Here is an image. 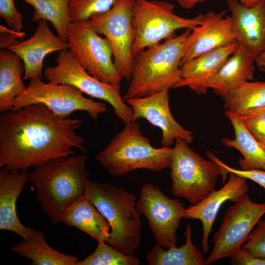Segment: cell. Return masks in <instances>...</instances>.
<instances>
[{
	"label": "cell",
	"instance_id": "cell-37",
	"mask_svg": "<svg viewBox=\"0 0 265 265\" xmlns=\"http://www.w3.org/2000/svg\"><path fill=\"white\" fill-rule=\"evenodd\" d=\"M207 0H177L180 5L185 9L194 7L198 3H203Z\"/></svg>",
	"mask_w": 265,
	"mask_h": 265
},
{
	"label": "cell",
	"instance_id": "cell-35",
	"mask_svg": "<svg viewBox=\"0 0 265 265\" xmlns=\"http://www.w3.org/2000/svg\"><path fill=\"white\" fill-rule=\"evenodd\" d=\"M230 258L234 265H265V259L253 255L243 247Z\"/></svg>",
	"mask_w": 265,
	"mask_h": 265
},
{
	"label": "cell",
	"instance_id": "cell-38",
	"mask_svg": "<svg viewBox=\"0 0 265 265\" xmlns=\"http://www.w3.org/2000/svg\"><path fill=\"white\" fill-rule=\"evenodd\" d=\"M255 62L259 69L261 71L265 72V53L256 58Z\"/></svg>",
	"mask_w": 265,
	"mask_h": 265
},
{
	"label": "cell",
	"instance_id": "cell-12",
	"mask_svg": "<svg viewBox=\"0 0 265 265\" xmlns=\"http://www.w3.org/2000/svg\"><path fill=\"white\" fill-rule=\"evenodd\" d=\"M133 0H118L108 11L90 19L94 30L107 39L114 65L122 79L128 81L132 78L133 63Z\"/></svg>",
	"mask_w": 265,
	"mask_h": 265
},
{
	"label": "cell",
	"instance_id": "cell-2",
	"mask_svg": "<svg viewBox=\"0 0 265 265\" xmlns=\"http://www.w3.org/2000/svg\"><path fill=\"white\" fill-rule=\"evenodd\" d=\"M87 156L72 155L55 158L28 173L43 212L53 223L61 222L66 210L83 195L89 172Z\"/></svg>",
	"mask_w": 265,
	"mask_h": 265
},
{
	"label": "cell",
	"instance_id": "cell-1",
	"mask_svg": "<svg viewBox=\"0 0 265 265\" xmlns=\"http://www.w3.org/2000/svg\"><path fill=\"white\" fill-rule=\"evenodd\" d=\"M0 116V168L27 171L52 159L85 151L76 131L81 118L62 119L46 106L34 104Z\"/></svg>",
	"mask_w": 265,
	"mask_h": 265
},
{
	"label": "cell",
	"instance_id": "cell-39",
	"mask_svg": "<svg viewBox=\"0 0 265 265\" xmlns=\"http://www.w3.org/2000/svg\"><path fill=\"white\" fill-rule=\"evenodd\" d=\"M241 5L246 7H251L262 0H238Z\"/></svg>",
	"mask_w": 265,
	"mask_h": 265
},
{
	"label": "cell",
	"instance_id": "cell-13",
	"mask_svg": "<svg viewBox=\"0 0 265 265\" xmlns=\"http://www.w3.org/2000/svg\"><path fill=\"white\" fill-rule=\"evenodd\" d=\"M136 207L147 218L157 244L167 248L177 246L176 232L185 210L178 199L167 197L159 188L147 183L140 189Z\"/></svg>",
	"mask_w": 265,
	"mask_h": 265
},
{
	"label": "cell",
	"instance_id": "cell-34",
	"mask_svg": "<svg viewBox=\"0 0 265 265\" xmlns=\"http://www.w3.org/2000/svg\"><path fill=\"white\" fill-rule=\"evenodd\" d=\"M0 16L11 28L21 31L23 16L16 9L13 0H0Z\"/></svg>",
	"mask_w": 265,
	"mask_h": 265
},
{
	"label": "cell",
	"instance_id": "cell-27",
	"mask_svg": "<svg viewBox=\"0 0 265 265\" xmlns=\"http://www.w3.org/2000/svg\"><path fill=\"white\" fill-rule=\"evenodd\" d=\"M224 106L238 115L249 109L265 106V81H245L223 98Z\"/></svg>",
	"mask_w": 265,
	"mask_h": 265
},
{
	"label": "cell",
	"instance_id": "cell-33",
	"mask_svg": "<svg viewBox=\"0 0 265 265\" xmlns=\"http://www.w3.org/2000/svg\"><path fill=\"white\" fill-rule=\"evenodd\" d=\"M206 154L210 159L214 161L222 168L226 176L227 174L230 173L236 174L238 176L253 181L265 190V170L260 169L243 170L234 168L224 163L212 152L207 151Z\"/></svg>",
	"mask_w": 265,
	"mask_h": 265
},
{
	"label": "cell",
	"instance_id": "cell-26",
	"mask_svg": "<svg viewBox=\"0 0 265 265\" xmlns=\"http://www.w3.org/2000/svg\"><path fill=\"white\" fill-rule=\"evenodd\" d=\"M191 224H187L184 235L186 243L165 250L157 244L147 254L146 260L150 265H207L204 254L195 246L192 241Z\"/></svg>",
	"mask_w": 265,
	"mask_h": 265
},
{
	"label": "cell",
	"instance_id": "cell-3",
	"mask_svg": "<svg viewBox=\"0 0 265 265\" xmlns=\"http://www.w3.org/2000/svg\"><path fill=\"white\" fill-rule=\"evenodd\" d=\"M191 31L187 29L180 35L141 50L134 56L130 83L122 96L125 102L172 88L181 79L184 46Z\"/></svg>",
	"mask_w": 265,
	"mask_h": 265
},
{
	"label": "cell",
	"instance_id": "cell-25",
	"mask_svg": "<svg viewBox=\"0 0 265 265\" xmlns=\"http://www.w3.org/2000/svg\"><path fill=\"white\" fill-rule=\"evenodd\" d=\"M10 251L32 261L34 265H77V257L63 253L50 246L43 233L35 230L30 238H24Z\"/></svg>",
	"mask_w": 265,
	"mask_h": 265
},
{
	"label": "cell",
	"instance_id": "cell-21",
	"mask_svg": "<svg viewBox=\"0 0 265 265\" xmlns=\"http://www.w3.org/2000/svg\"><path fill=\"white\" fill-rule=\"evenodd\" d=\"M255 60L238 45L218 71L208 81V86L222 98L242 83L253 79Z\"/></svg>",
	"mask_w": 265,
	"mask_h": 265
},
{
	"label": "cell",
	"instance_id": "cell-15",
	"mask_svg": "<svg viewBox=\"0 0 265 265\" xmlns=\"http://www.w3.org/2000/svg\"><path fill=\"white\" fill-rule=\"evenodd\" d=\"M227 12L203 14L202 24L191 30L185 41L181 66L202 54L237 43L232 17H225Z\"/></svg>",
	"mask_w": 265,
	"mask_h": 265
},
{
	"label": "cell",
	"instance_id": "cell-11",
	"mask_svg": "<svg viewBox=\"0 0 265 265\" xmlns=\"http://www.w3.org/2000/svg\"><path fill=\"white\" fill-rule=\"evenodd\" d=\"M265 214V202H253L248 193L231 205L225 213L218 230L213 235V247L206 259L207 265L223 258H231L240 250Z\"/></svg>",
	"mask_w": 265,
	"mask_h": 265
},
{
	"label": "cell",
	"instance_id": "cell-17",
	"mask_svg": "<svg viewBox=\"0 0 265 265\" xmlns=\"http://www.w3.org/2000/svg\"><path fill=\"white\" fill-rule=\"evenodd\" d=\"M236 40L255 60L265 53V0L246 7L238 0H227Z\"/></svg>",
	"mask_w": 265,
	"mask_h": 265
},
{
	"label": "cell",
	"instance_id": "cell-14",
	"mask_svg": "<svg viewBox=\"0 0 265 265\" xmlns=\"http://www.w3.org/2000/svg\"><path fill=\"white\" fill-rule=\"evenodd\" d=\"M168 88L153 95L134 98L126 101L132 111V121L144 118L162 132L161 145L170 147L178 138L188 144L194 139V133L183 128L174 118L169 107Z\"/></svg>",
	"mask_w": 265,
	"mask_h": 265
},
{
	"label": "cell",
	"instance_id": "cell-31",
	"mask_svg": "<svg viewBox=\"0 0 265 265\" xmlns=\"http://www.w3.org/2000/svg\"><path fill=\"white\" fill-rule=\"evenodd\" d=\"M236 115L254 138L265 146V106L252 108Z\"/></svg>",
	"mask_w": 265,
	"mask_h": 265
},
{
	"label": "cell",
	"instance_id": "cell-20",
	"mask_svg": "<svg viewBox=\"0 0 265 265\" xmlns=\"http://www.w3.org/2000/svg\"><path fill=\"white\" fill-rule=\"evenodd\" d=\"M238 46L235 43L202 54L181 66V79L173 87H188L197 94H206L208 83L221 68Z\"/></svg>",
	"mask_w": 265,
	"mask_h": 265
},
{
	"label": "cell",
	"instance_id": "cell-18",
	"mask_svg": "<svg viewBox=\"0 0 265 265\" xmlns=\"http://www.w3.org/2000/svg\"><path fill=\"white\" fill-rule=\"evenodd\" d=\"M22 59L25 66L23 80L33 78L42 79L43 63L49 54L69 50L67 42L55 35L50 30L47 21H38L36 30L29 38L18 42L8 49Z\"/></svg>",
	"mask_w": 265,
	"mask_h": 265
},
{
	"label": "cell",
	"instance_id": "cell-29",
	"mask_svg": "<svg viewBox=\"0 0 265 265\" xmlns=\"http://www.w3.org/2000/svg\"><path fill=\"white\" fill-rule=\"evenodd\" d=\"M139 261L133 255H127L106 242H98L95 250L77 265H137Z\"/></svg>",
	"mask_w": 265,
	"mask_h": 265
},
{
	"label": "cell",
	"instance_id": "cell-30",
	"mask_svg": "<svg viewBox=\"0 0 265 265\" xmlns=\"http://www.w3.org/2000/svg\"><path fill=\"white\" fill-rule=\"evenodd\" d=\"M118 0H69L71 22L90 19L108 11Z\"/></svg>",
	"mask_w": 265,
	"mask_h": 265
},
{
	"label": "cell",
	"instance_id": "cell-19",
	"mask_svg": "<svg viewBox=\"0 0 265 265\" xmlns=\"http://www.w3.org/2000/svg\"><path fill=\"white\" fill-rule=\"evenodd\" d=\"M27 171L0 169V229L14 232L22 238L31 237L35 229L23 224L17 214L18 198L28 182Z\"/></svg>",
	"mask_w": 265,
	"mask_h": 265
},
{
	"label": "cell",
	"instance_id": "cell-23",
	"mask_svg": "<svg viewBox=\"0 0 265 265\" xmlns=\"http://www.w3.org/2000/svg\"><path fill=\"white\" fill-rule=\"evenodd\" d=\"M225 114L232 123L235 138H223L221 142L227 148L238 150L243 158L238 159L240 169L265 170V146L257 141L245 128L238 116L227 109Z\"/></svg>",
	"mask_w": 265,
	"mask_h": 265
},
{
	"label": "cell",
	"instance_id": "cell-28",
	"mask_svg": "<svg viewBox=\"0 0 265 265\" xmlns=\"http://www.w3.org/2000/svg\"><path fill=\"white\" fill-rule=\"evenodd\" d=\"M34 9L32 21H49L58 36L67 42V30L70 24L69 0H22Z\"/></svg>",
	"mask_w": 265,
	"mask_h": 265
},
{
	"label": "cell",
	"instance_id": "cell-6",
	"mask_svg": "<svg viewBox=\"0 0 265 265\" xmlns=\"http://www.w3.org/2000/svg\"><path fill=\"white\" fill-rule=\"evenodd\" d=\"M169 168L172 194L186 199L191 205L199 203L215 189L219 176L223 184L226 179L217 163L204 158L180 138L176 139L172 148Z\"/></svg>",
	"mask_w": 265,
	"mask_h": 265
},
{
	"label": "cell",
	"instance_id": "cell-4",
	"mask_svg": "<svg viewBox=\"0 0 265 265\" xmlns=\"http://www.w3.org/2000/svg\"><path fill=\"white\" fill-rule=\"evenodd\" d=\"M83 195L88 197L107 221L110 227L107 244L127 255H133L140 247L141 213L135 197L124 187L87 180Z\"/></svg>",
	"mask_w": 265,
	"mask_h": 265
},
{
	"label": "cell",
	"instance_id": "cell-36",
	"mask_svg": "<svg viewBox=\"0 0 265 265\" xmlns=\"http://www.w3.org/2000/svg\"><path fill=\"white\" fill-rule=\"evenodd\" d=\"M0 50L4 48L7 49L13 44L18 42L17 39L21 38L25 36V32L18 31L12 28L0 26Z\"/></svg>",
	"mask_w": 265,
	"mask_h": 265
},
{
	"label": "cell",
	"instance_id": "cell-9",
	"mask_svg": "<svg viewBox=\"0 0 265 265\" xmlns=\"http://www.w3.org/2000/svg\"><path fill=\"white\" fill-rule=\"evenodd\" d=\"M67 43L69 50L89 74L103 82L120 85L122 78L114 65L111 47L106 37L94 30L90 19L70 23Z\"/></svg>",
	"mask_w": 265,
	"mask_h": 265
},
{
	"label": "cell",
	"instance_id": "cell-7",
	"mask_svg": "<svg viewBox=\"0 0 265 265\" xmlns=\"http://www.w3.org/2000/svg\"><path fill=\"white\" fill-rule=\"evenodd\" d=\"M132 12L133 57L139 51L175 36L179 29H193L203 20V14L192 18L179 16L174 13V5L163 0H133Z\"/></svg>",
	"mask_w": 265,
	"mask_h": 265
},
{
	"label": "cell",
	"instance_id": "cell-8",
	"mask_svg": "<svg viewBox=\"0 0 265 265\" xmlns=\"http://www.w3.org/2000/svg\"><path fill=\"white\" fill-rule=\"evenodd\" d=\"M56 62V66L44 69L43 76L49 82L73 86L92 98L106 102L124 124L132 121V109L121 96L120 85L103 82L89 74L69 50L59 52Z\"/></svg>",
	"mask_w": 265,
	"mask_h": 265
},
{
	"label": "cell",
	"instance_id": "cell-10",
	"mask_svg": "<svg viewBox=\"0 0 265 265\" xmlns=\"http://www.w3.org/2000/svg\"><path fill=\"white\" fill-rule=\"evenodd\" d=\"M37 104L46 106L62 119L68 118L75 111L81 110L96 119L107 111L104 103L85 97L73 86L45 83L39 78L30 80L26 90L15 99L12 110Z\"/></svg>",
	"mask_w": 265,
	"mask_h": 265
},
{
	"label": "cell",
	"instance_id": "cell-32",
	"mask_svg": "<svg viewBox=\"0 0 265 265\" xmlns=\"http://www.w3.org/2000/svg\"><path fill=\"white\" fill-rule=\"evenodd\" d=\"M242 247L253 255L265 259V219H260Z\"/></svg>",
	"mask_w": 265,
	"mask_h": 265
},
{
	"label": "cell",
	"instance_id": "cell-16",
	"mask_svg": "<svg viewBox=\"0 0 265 265\" xmlns=\"http://www.w3.org/2000/svg\"><path fill=\"white\" fill-rule=\"evenodd\" d=\"M247 179L233 173H229V180L218 190L211 192L197 204L185 209L184 218L200 220L203 227L201 245L205 255L209 251V237L217 214L226 201L235 202L248 193Z\"/></svg>",
	"mask_w": 265,
	"mask_h": 265
},
{
	"label": "cell",
	"instance_id": "cell-5",
	"mask_svg": "<svg viewBox=\"0 0 265 265\" xmlns=\"http://www.w3.org/2000/svg\"><path fill=\"white\" fill-rule=\"evenodd\" d=\"M172 153L170 147H153L139 123L131 121L95 157L109 174L120 177L139 169L156 172L169 168Z\"/></svg>",
	"mask_w": 265,
	"mask_h": 265
},
{
	"label": "cell",
	"instance_id": "cell-22",
	"mask_svg": "<svg viewBox=\"0 0 265 265\" xmlns=\"http://www.w3.org/2000/svg\"><path fill=\"white\" fill-rule=\"evenodd\" d=\"M61 222L87 233L98 242H106L109 238L110 227L107 221L84 195L66 210Z\"/></svg>",
	"mask_w": 265,
	"mask_h": 265
},
{
	"label": "cell",
	"instance_id": "cell-24",
	"mask_svg": "<svg viewBox=\"0 0 265 265\" xmlns=\"http://www.w3.org/2000/svg\"><path fill=\"white\" fill-rule=\"evenodd\" d=\"M25 72L22 59L9 50L0 51V111L12 110L15 99L26 89L22 75Z\"/></svg>",
	"mask_w": 265,
	"mask_h": 265
}]
</instances>
